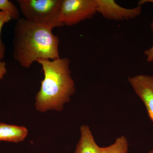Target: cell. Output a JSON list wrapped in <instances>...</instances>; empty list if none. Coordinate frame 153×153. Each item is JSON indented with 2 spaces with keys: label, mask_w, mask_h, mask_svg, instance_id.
Returning <instances> with one entry per match:
<instances>
[{
  "label": "cell",
  "mask_w": 153,
  "mask_h": 153,
  "mask_svg": "<svg viewBox=\"0 0 153 153\" xmlns=\"http://www.w3.org/2000/svg\"><path fill=\"white\" fill-rule=\"evenodd\" d=\"M52 30L46 25L19 18L14 29V59L23 68H29L39 59L60 58V40Z\"/></svg>",
  "instance_id": "obj_1"
},
{
  "label": "cell",
  "mask_w": 153,
  "mask_h": 153,
  "mask_svg": "<svg viewBox=\"0 0 153 153\" xmlns=\"http://www.w3.org/2000/svg\"><path fill=\"white\" fill-rule=\"evenodd\" d=\"M44 71L40 90L36 94L35 106L38 111H61L76 91L70 69V61L66 57L54 60L39 59Z\"/></svg>",
  "instance_id": "obj_2"
},
{
  "label": "cell",
  "mask_w": 153,
  "mask_h": 153,
  "mask_svg": "<svg viewBox=\"0 0 153 153\" xmlns=\"http://www.w3.org/2000/svg\"><path fill=\"white\" fill-rule=\"evenodd\" d=\"M24 18L54 29L63 25L59 20L62 0H18Z\"/></svg>",
  "instance_id": "obj_3"
},
{
  "label": "cell",
  "mask_w": 153,
  "mask_h": 153,
  "mask_svg": "<svg viewBox=\"0 0 153 153\" xmlns=\"http://www.w3.org/2000/svg\"><path fill=\"white\" fill-rule=\"evenodd\" d=\"M97 13L96 0H62L59 20L63 26H72Z\"/></svg>",
  "instance_id": "obj_4"
},
{
  "label": "cell",
  "mask_w": 153,
  "mask_h": 153,
  "mask_svg": "<svg viewBox=\"0 0 153 153\" xmlns=\"http://www.w3.org/2000/svg\"><path fill=\"white\" fill-rule=\"evenodd\" d=\"M97 13L105 19L120 21L134 19L140 16L141 6L126 8L118 4L114 0H96Z\"/></svg>",
  "instance_id": "obj_5"
},
{
  "label": "cell",
  "mask_w": 153,
  "mask_h": 153,
  "mask_svg": "<svg viewBox=\"0 0 153 153\" xmlns=\"http://www.w3.org/2000/svg\"><path fill=\"white\" fill-rule=\"evenodd\" d=\"M128 81L143 102L149 117L153 122V76L139 74L130 76Z\"/></svg>",
  "instance_id": "obj_6"
},
{
  "label": "cell",
  "mask_w": 153,
  "mask_h": 153,
  "mask_svg": "<svg viewBox=\"0 0 153 153\" xmlns=\"http://www.w3.org/2000/svg\"><path fill=\"white\" fill-rule=\"evenodd\" d=\"M80 137L74 153H100L101 147L97 144L88 126L80 127Z\"/></svg>",
  "instance_id": "obj_7"
},
{
  "label": "cell",
  "mask_w": 153,
  "mask_h": 153,
  "mask_svg": "<svg viewBox=\"0 0 153 153\" xmlns=\"http://www.w3.org/2000/svg\"><path fill=\"white\" fill-rule=\"evenodd\" d=\"M28 131L25 126L0 123V141L17 143L25 140Z\"/></svg>",
  "instance_id": "obj_8"
},
{
  "label": "cell",
  "mask_w": 153,
  "mask_h": 153,
  "mask_svg": "<svg viewBox=\"0 0 153 153\" xmlns=\"http://www.w3.org/2000/svg\"><path fill=\"white\" fill-rule=\"evenodd\" d=\"M128 143L127 139L122 135L117 138L112 145L101 147L100 153H128Z\"/></svg>",
  "instance_id": "obj_9"
},
{
  "label": "cell",
  "mask_w": 153,
  "mask_h": 153,
  "mask_svg": "<svg viewBox=\"0 0 153 153\" xmlns=\"http://www.w3.org/2000/svg\"><path fill=\"white\" fill-rule=\"evenodd\" d=\"M0 11L8 13L13 20L17 21L20 18L19 10L13 3L8 0H0Z\"/></svg>",
  "instance_id": "obj_10"
},
{
  "label": "cell",
  "mask_w": 153,
  "mask_h": 153,
  "mask_svg": "<svg viewBox=\"0 0 153 153\" xmlns=\"http://www.w3.org/2000/svg\"><path fill=\"white\" fill-rule=\"evenodd\" d=\"M10 15L7 12L0 11V61L4 59L6 51V47L1 38V33L3 26L12 20Z\"/></svg>",
  "instance_id": "obj_11"
},
{
  "label": "cell",
  "mask_w": 153,
  "mask_h": 153,
  "mask_svg": "<svg viewBox=\"0 0 153 153\" xmlns=\"http://www.w3.org/2000/svg\"><path fill=\"white\" fill-rule=\"evenodd\" d=\"M151 27L153 30V22L151 24ZM144 54L146 56L147 60L148 62L153 61V45L150 49L145 50Z\"/></svg>",
  "instance_id": "obj_12"
},
{
  "label": "cell",
  "mask_w": 153,
  "mask_h": 153,
  "mask_svg": "<svg viewBox=\"0 0 153 153\" xmlns=\"http://www.w3.org/2000/svg\"><path fill=\"white\" fill-rule=\"evenodd\" d=\"M7 72L6 63L4 61H0V79L4 78Z\"/></svg>",
  "instance_id": "obj_13"
},
{
  "label": "cell",
  "mask_w": 153,
  "mask_h": 153,
  "mask_svg": "<svg viewBox=\"0 0 153 153\" xmlns=\"http://www.w3.org/2000/svg\"><path fill=\"white\" fill-rule=\"evenodd\" d=\"M146 3H153V0H141L138 3V5L142 6L143 4Z\"/></svg>",
  "instance_id": "obj_14"
},
{
  "label": "cell",
  "mask_w": 153,
  "mask_h": 153,
  "mask_svg": "<svg viewBox=\"0 0 153 153\" xmlns=\"http://www.w3.org/2000/svg\"><path fill=\"white\" fill-rule=\"evenodd\" d=\"M149 153H153V150L150 151Z\"/></svg>",
  "instance_id": "obj_15"
}]
</instances>
